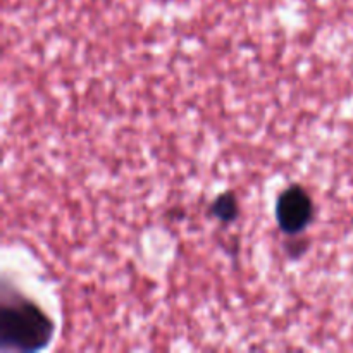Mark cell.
<instances>
[{
    "label": "cell",
    "instance_id": "obj_1",
    "mask_svg": "<svg viewBox=\"0 0 353 353\" xmlns=\"http://www.w3.org/2000/svg\"><path fill=\"white\" fill-rule=\"evenodd\" d=\"M54 336V323L31 300L14 299L3 302L0 310V340L3 348L38 352Z\"/></svg>",
    "mask_w": 353,
    "mask_h": 353
},
{
    "label": "cell",
    "instance_id": "obj_2",
    "mask_svg": "<svg viewBox=\"0 0 353 353\" xmlns=\"http://www.w3.org/2000/svg\"><path fill=\"white\" fill-rule=\"evenodd\" d=\"M314 219V203L305 188L292 185L283 190L276 202L279 230L290 236H300Z\"/></svg>",
    "mask_w": 353,
    "mask_h": 353
},
{
    "label": "cell",
    "instance_id": "obj_3",
    "mask_svg": "<svg viewBox=\"0 0 353 353\" xmlns=\"http://www.w3.org/2000/svg\"><path fill=\"white\" fill-rule=\"evenodd\" d=\"M210 212L221 223H234L238 219V216H240V203H238L236 195L233 192H224L221 195H217L214 199L212 207H210Z\"/></svg>",
    "mask_w": 353,
    "mask_h": 353
}]
</instances>
